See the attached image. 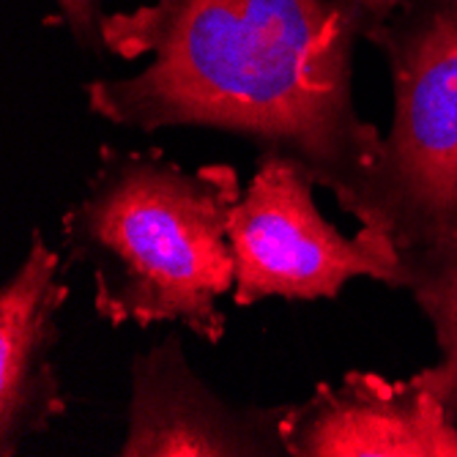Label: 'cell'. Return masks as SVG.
<instances>
[{"label":"cell","mask_w":457,"mask_h":457,"mask_svg":"<svg viewBox=\"0 0 457 457\" xmlns=\"http://www.w3.org/2000/svg\"><path fill=\"white\" fill-rule=\"evenodd\" d=\"M449 9H452V14H454V20H457V0H449Z\"/></svg>","instance_id":"cell-10"},{"label":"cell","mask_w":457,"mask_h":457,"mask_svg":"<svg viewBox=\"0 0 457 457\" xmlns=\"http://www.w3.org/2000/svg\"><path fill=\"white\" fill-rule=\"evenodd\" d=\"M389 63L395 118L370 228L405 255L457 244V20L449 0H403L370 36Z\"/></svg>","instance_id":"cell-3"},{"label":"cell","mask_w":457,"mask_h":457,"mask_svg":"<svg viewBox=\"0 0 457 457\" xmlns=\"http://www.w3.org/2000/svg\"><path fill=\"white\" fill-rule=\"evenodd\" d=\"M408 287L430 318L444 353L441 370L446 378L449 403L457 413V244L411 253Z\"/></svg>","instance_id":"cell-8"},{"label":"cell","mask_w":457,"mask_h":457,"mask_svg":"<svg viewBox=\"0 0 457 457\" xmlns=\"http://www.w3.org/2000/svg\"><path fill=\"white\" fill-rule=\"evenodd\" d=\"M61 255L33 230L28 255L0 290V454L12 457L25 438L63 417L66 400L53 367L55 315L66 304Z\"/></svg>","instance_id":"cell-7"},{"label":"cell","mask_w":457,"mask_h":457,"mask_svg":"<svg viewBox=\"0 0 457 457\" xmlns=\"http://www.w3.org/2000/svg\"><path fill=\"white\" fill-rule=\"evenodd\" d=\"M55 6L82 47L99 50L102 45V14L96 0H55Z\"/></svg>","instance_id":"cell-9"},{"label":"cell","mask_w":457,"mask_h":457,"mask_svg":"<svg viewBox=\"0 0 457 457\" xmlns=\"http://www.w3.org/2000/svg\"><path fill=\"white\" fill-rule=\"evenodd\" d=\"M279 438L294 457H457V413L441 364L405 381L351 370L285 405Z\"/></svg>","instance_id":"cell-5"},{"label":"cell","mask_w":457,"mask_h":457,"mask_svg":"<svg viewBox=\"0 0 457 457\" xmlns=\"http://www.w3.org/2000/svg\"><path fill=\"white\" fill-rule=\"evenodd\" d=\"M241 195L230 164L187 170L162 151L102 148L61 222L71 261L94 277L96 315L110 326L181 323L222 343L220 299L236 287L228 230Z\"/></svg>","instance_id":"cell-2"},{"label":"cell","mask_w":457,"mask_h":457,"mask_svg":"<svg viewBox=\"0 0 457 457\" xmlns=\"http://www.w3.org/2000/svg\"><path fill=\"white\" fill-rule=\"evenodd\" d=\"M403 0H151L102 17V45L145 66L86 86L137 132L209 127L302 159L340 209L372 222L386 137L353 104V53Z\"/></svg>","instance_id":"cell-1"},{"label":"cell","mask_w":457,"mask_h":457,"mask_svg":"<svg viewBox=\"0 0 457 457\" xmlns=\"http://www.w3.org/2000/svg\"><path fill=\"white\" fill-rule=\"evenodd\" d=\"M315 187L318 179L302 159L282 151L261 154L228 230L238 307L266 299H337L356 277L408 285V258L397 241L376 228L340 233L318 212Z\"/></svg>","instance_id":"cell-4"},{"label":"cell","mask_w":457,"mask_h":457,"mask_svg":"<svg viewBox=\"0 0 457 457\" xmlns=\"http://www.w3.org/2000/svg\"><path fill=\"white\" fill-rule=\"evenodd\" d=\"M282 408L238 411L220 400L187 364L170 335L132 364L123 457H241L285 454Z\"/></svg>","instance_id":"cell-6"}]
</instances>
